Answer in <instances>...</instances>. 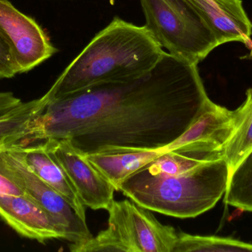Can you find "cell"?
Masks as SVG:
<instances>
[{
    "instance_id": "cell-1",
    "label": "cell",
    "mask_w": 252,
    "mask_h": 252,
    "mask_svg": "<svg viewBox=\"0 0 252 252\" xmlns=\"http://www.w3.org/2000/svg\"><path fill=\"white\" fill-rule=\"evenodd\" d=\"M210 102L198 65L164 52L138 78L48 101L30 143L67 139L85 155L160 149L180 137Z\"/></svg>"
},
{
    "instance_id": "cell-2",
    "label": "cell",
    "mask_w": 252,
    "mask_h": 252,
    "mask_svg": "<svg viewBox=\"0 0 252 252\" xmlns=\"http://www.w3.org/2000/svg\"><path fill=\"white\" fill-rule=\"evenodd\" d=\"M222 158L221 150L205 142L181 145L130 175L118 191L150 211L192 218L226 193L229 169Z\"/></svg>"
},
{
    "instance_id": "cell-3",
    "label": "cell",
    "mask_w": 252,
    "mask_h": 252,
    "mask_svg": "<svg viewBox=\"0 0 252 252\" xmlns=\"http://www.w3.org/2000/svg\"><path fill=\"white\" fill-rule=\"evenodd\" d=\"M164 52L145 25L137 26L115 17L44 96L53 100L97 84L138 78L151 71Z\"/></svg>"
},
{
    "instance_id": "cell-4",
    "label": "cell",
    "mask_w": 252,
    "mask_h": 252,
    "mask_svg": "<svg viewBox=\"0 0 252 252\" xmlns=\"http://www.w3.org/2000/svg\"><path fill=\"white\" fill-rule=\"evenodd\" d=\"M107 229L80 244L72 252H173L178 233L161 224L150 210L129 200H114L107 210Z\"/></svg>"
},
{
    "instance_id": "cell-5",
    "label": "cell",
    "mask_w": 252,
    "mask_h": 252,
    "mask_svg": "<svg viewBox=\"0 0 252 252\" xmlns=\"http://www.w3.org/2000/svg\"><path fill=\"white\" fill-rule=\"evenodd\" d=\"M147 27L161 47L198 65L219 43L188 0H140Z\"/></svg>"
},
{
    "instance_id": "cell-6",
    "label": "cell",
    "mask_w": 252,
    "mask_h": 252,
    "mask_svg": "<svg viewBox=\"0 0 252 252\" xmlns=\"http://www.w3.org/2000/svg\"><path fill=\"white\" fill-rule=\"evenodd\" d=\"M6 167L26 196L36 202L70 244H80L93 238L87 226L62 195L41 180L25 161L20 146L1 152Z\"/></svg>"
},
{
    "instance_id": "cell-7",
    "label": "cell",
    "mask_w": 252,
    "mask_h": 252,
    "mask_svg": "<svg viewBox=\"0 0 252 252\" xmlns=\"http://www.w3.org/2000/svg\"><path fill=\"white\" fill-rule=\"evenodd\" d=\"M0 36L8 46L19 73L31 71L58 52L39 25L7 0H0Z\"/></svg>"
},
{
    "instance_id": "cell-8",
    "label": "cell",
    "mask_w": 252,
    "mask_h": 252,
    "mask_svg": "<svg viewBox=\"0 0 252 252\" xmlns=\"http://www.w3.org/2000/svg\"><path fill=\"white\" fill-rule=\"evenodd\" d=\"M47 149L62 166L81 201L92 210H107L114 201L115 186L97 170L85 154L67 139L44 141Z\"/></svg>"
},
{
    "instance_id": "cell-9",
    "label": "cell",
    "mask_w": 252,
    "mask_h": 252,
    "mask_svg": "<svg viewBox=\"0 0 252 252\" xmlns=\"http://www.w3.org/2000/svg\"><path fill=\"white\" fill-rule=\"evenodd\" d=\"M0 218L20 236L45 244L64 235L49 215L26 195H0Z\"/></svg>"
},
{
    "instance_id": "cell-10",
    "label": "cell",
    "mask_w": 252,
    "mask_h": 252,
    "mask_svg": "<svg viewBox=\"0 0 252 252\" xmlns=\"http://www.w3.org/2000/svg\"><path fill=\"white\" fill-rule=\"evenodd\" d=\"M216 36L219 45L240 41L248 43L252 23L241 0H188Z\"/></svg>"
},
{
    "instance_id": "cell-11",
    "label": "cell",
    "mask_w": 252,
    "mask_h": 252,
    "mask_svg": "<svg viewBox=\"0 0 252 252\" xmlns=\"http://www.w3.org/2000/svg\"><path fill=\"white\" fill-rule=\"evenodd\" d=\"M21 149L28 167L41 180L62 195L83 220H87L85 206L78 192L62 166L49 152L44 142L21 146Z\"/></svg>"
},
{
    "instance_id": "cell-12",
    "label": "cell",
    "mask_w": 252,
    "mask_h": 252,
    "mask_svg": "<svg viewBox=\"0 0 252 252\" xmlns=\"http://www.w3.org/2000/svg\"><path fill=\"white\" fill-rule=\"evenodd\" d=\"M46 96L22 102L8 112L0 115V150L29 145L37 118L47 105Z\"/></svg>"
},
{
    "instance_id": "cell-13",
    "label": "cell",
    "mask_w": 252,
    "mask_h": 252,
    "mask_svg": "<svg viewBox=\"0 0 252 252\" xmlns=\"http://www.w3.org/2000/svg\"><path fill=\"white\" fill-rule=\"evenodd\" d=\"M246 95V100L241 105L243 114L239 124L223 146V158L229 169V177L252 150V89H249Z\"/></svg>"
},
{
    "instance_id": "cell-14",
    "label": "cell",
    "mask_w": 252,
    "mask_h": 252,
    "mask_svg": "<svg viewBox=\"0 0 252 252\" xmlns=\"http://www.w3.org/2000/svg\"><path fill=\"white\" fill-rule=\"evenodd\" d=\"M252 252V244L232 238L201 236L180 232L173 252Z\"/></svg>"
},
{
    "instance_id": "cell-15",
    "label": "cell",
    "mask_w": 252,
    "mask_h": 252,
    "mask_svg": "<svg viewBox=\"0 0 252 252\" xmlns=\"http://www.w3.org/2000/svg\"><path fill=\"white\" fill-rule=\"evenodd\" d=\"M224 202L231 207L252 213V150L229 177Z\"/></svg>"
},
{
    "instance_id": "cell-16",
    "label": "cell",
    "mask_w": 252,
    "mask_h": 252,
    "mask_svg": "<svg viewBox=\"0 0 252 252\" xmlns=\"http://www.w3.org/2000/svg\"><path fill=\"white\" fill-rule=\"evenodd\" d=\"M0 150V195H24L23 191L10 176Z\"/></svg>"
},
{
    "instance_id": "cell-17",
    "label": "cell",
    "mask_w": 252,
    "mask_h": 252,
    "mask_svg": "<svg viewBox=\"0 0 252 252\" xmlns=\"http://www.w3.org/2000/svg\"><path fill=\"white\" fill-rule=\"evenodd\" d=\"M19 73L11 53L5 41L0 36V78H10Z\"/></svg>"
}]
</instances>
